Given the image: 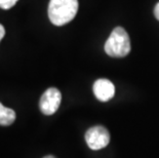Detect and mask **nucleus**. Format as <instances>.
Instances as JSON below:
<instances>
[{
  "instance_id": "1",
  "label": "nucleus",
  "mask_w": 159,
  "mask_h": 158,
  "mask_svg": "<svg viewBox=\"0 0 159 158\" xmlns=\"http://www.w3.org/2000/svg\"><path fill=\"white\" fill-rule=\"evenodd\" d=\"M78 6V0H50L48 4L49 21L56 26L68 24L75 18Z\"/></svg>"
},
{
  "instance_id": "2",
  "label": "nucleus",
  "mask_w": 159,
  "mask_h": 158,
  "mask_svg": "<svg viewBox=\"0 0 159 158\" xmlns=\"http://www.w3.org/2000/svg\"><path fill=\"white\" fill-rule=\"evenodd\" d=\"M105 52L113 58H123L130 52V39L121 27L115 28L105 43Z\"/></svg>"
},
{
  "instance_id": "3",
  "label": "nucleus",
  "mask_w": 159,
  "mask_h": 158,
  "mask_svg": "<svg viewBox=\"0 0 159 158\" xmlns=\"http://www.w3.org/2000/svg\"><path fill=\"white\" fill-rule=\"evenodd\" d=\"M86 144L91 150H100L107 147L110 142V133L102 125L90 127L85 133Z\"/></svg>"
},
{
  "instance_id": "4",
  "label": "nucleus",
  "mask_w": 159,
  "mask_h": 158,
  "mask_svg": "<svg viewBox=\"0 0 159 158\" xmlns=\"http://www.w3.org/2000/svg\"><path fill=\"white\" fill-rule=\"evenodd\" d=\"M62 102L61 92L56 87H50L46 89L40 97L39 108L44 115H52L55 114Z\"/></svg>"
},
{
  "instance_id": "5",
  "label": "nucleus",
  "mask_w": 159,
  "mask_h": 158,
  "mask_svg": "<svg viewBox=\"0 0 159 158\" xmlns=\"http://www.w3.org/2000/svg\"><path fill=\"white\" fill-rule=\"evenodd\" d=\"M93 93L101 102H107L115 95V86L108 79H98L93 86Z\"/></svg>"
},
{
  "instance_id": "6",
  "label": "nucleus",
  "mask_w": 159,
  "mask_h": 158,
  "mask_svg": "<svg viewBox=\"0 0 159 158\" xmlns=\"http://www.w3.org/2000/svg\"><path fill=\"white\" fill-rule=\"evenodd\" d=\"M16 112L11 108H6L0 103V125L8 126L15 122Z\"/></svg>"
},
{
  "instance_id": "7",
  "label": "nucleus",
  "mask_w": 159,
  "mask_h": 158,
  "mask_svg": "<svg viewBox=\"0 0 159 158\" xmlns=\"http://www.w3.org/2000/svg\"><path fill=\"white\" fill-rule=\"evenodd\" d=\"M19 0H0V8L2 9H9L18 2Z\"/></svg>"
},
{
  "instance_id": "8",
  "label": "nucleus",
  "mask_w": 159,
  "mask_h": 158,
  "mask_svg": "<svg viewBox=\"0 0 159 158\" xmlns=\"http://www.w3.org/2000/svg\"><path fill=\"white\" fill-rule=\"evenodd\" d=\"M154 16L158 21H159V2L155 5V8H154Z\"/></svg>"
},
{
  "instance_id": "9",
  "label": "nucleus",
  "mask_w": 159,
  "mask_h": 158,
  "mask_svg": "<svg viewBox=\"0 0 159 158\" xmlns=\"http://www.w3.org/2000/svg\"><path fill=\"white\" fill-rule=\"evenodd\" d=\"M4 35H5V29H4V27L0 24V41L2 40V38L4 37Z\"/></svg>"
},
{
  "instance_id": "10",
  "label": "nucleus",
  "mask_w": 159,
  "mask_h": 158,
  "mask_svg": "<svg viewBox=\"0 0 159 158\" xmlns=\"http://www.w3.org/2000/svg\"><path fill=\"white\" fill-rule=\"evenodd\" d=\"M43 158H56L55 156H52V155H47V156H44Z\"/></svg>"
}]
</instances>
